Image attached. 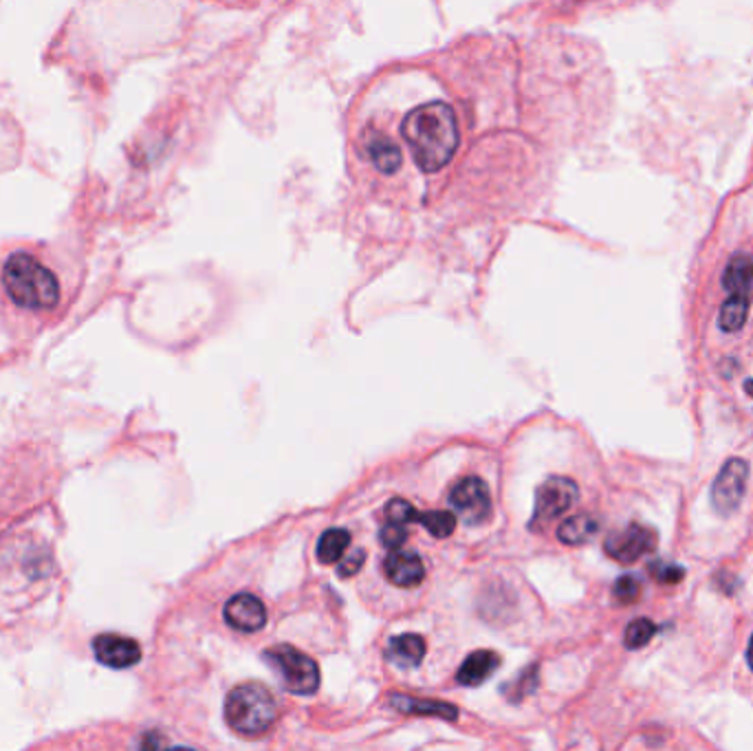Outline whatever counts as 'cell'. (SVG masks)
Listing matches in <instances>:
<instances>
[{"instance_id":"6da1fadb","label":"cell","mask_w":753,"mask_h":751,"mask_svg":"<svg viewBox=\"0 0 753 751\" xmlns=\"http://www.w3.org/2000/svg\"><path fill=\"white\" fill-rule=\"evenodd\" d=\"M9 298L29 311H51L60 303V283L51 269L29 254H13L2 267Z\"/></svg>"},{"instance_id":"7a4b0ae2","label":"cell","mask_w":753,"mask_h":751,"mask_svg":"<svg viewBox=\"0 0 753 751\" xmlns=\"http://www.w3.org/2000/svg\"><path fill=\"white\" fill-rule=\"evenodd\" d=\"M278 717L272 692L261 684H243L234 688L225 701V719L230 728L243 737L265 734Z\"/></svg>"},{"instance_id":"3957f363","label":"cell","mask_w":753,"mask_h":751,"mask_svg":"<svg viewBox=\"0 0 753 751\" xmlns=\"http://www.w3.org/2000/svg\"><path fill=\"white\" fill-rule=\"evenodd\" d=\"M265 662H269V666L280 675L283 686L300 697H309L320 688V668L318 664L307 657L305 653H300L294 646L280 644L274 646L272 650H267Z\"/></svg>"},{"instance_id":"277c9868","label":"cell","mask_w":753,"mask_h":751,"mask_svg":"<svg viewBox=\"0 0 753 751\" xmlns=\"http://www.w3.org/2000/svg\"><path fill=\"white\" fill-rule=\"evenodd\" d=\"M580 498V489L571 478L551 476L547 478L535 494V511L531 518V529H542L549 522L558 520L566 514Z\"/></svg>"},{"instance_id":"5b68a950","label":"cell","mask_w":753,"mask_h":751,"mask_svg":"<svg viewBox=\"0 0 753 751\" xmlns=\"http://www.w3.org/2000/svg\"><path fill=\"white\" fill-rule=\"evenodd\" d=\"M750 465L743 458H730L712 485V503L723 516L734 514L745 496Z\"/></svg>"},{"instance_id":"8992f818","label":"cell","mask_w":753,"mask_h":751,"mask_svg":"<svg viewBox=\"0 0 753 751\" xmlns=\"http://www.w3.org/2000/svg\"><path fill=\"white\" fill-rule=\"evenodd\" d=\"M449 505L467 525H480L489 518L491 496L478 476H467L452 487Z\"/></svg>"},{"instance_id":"52a82bcc","label":"cell","mask_w":753,"mask_h":751,"mask_svg":"<svg viewBox=\"0 0 753 751\" xmlns=\"http://www.w3.org/2000/svg\"><path fill=\"white\" fill-rule=\"evenodd\" d=\"M657 547V533L644 525H628L622 531H615L608 536V540L604 542V551L622 562V564H633L639 558L653 553Z\"/></svg>"},{"instance_id":"ba28073f","label":"cell","mask_w":753,"mask_h":751,"mask_svg":"<svg viewBox=\"0 0 753 751\" xmlns=\"http://www.w3.org/2000/svg\"><path fill=\"white\" fill-rule=\"evenodd\" d=\"M93 655L106 668L126 670V668H132L141 662V646L126 635L104 633V635L95 637Z\"/></svg>"},{"instance_id":"9c48e42d","label":"cell","mask_w":753,"mask_h":751,"mask_svg":"<svg viewBox=\"0 0 753 751\" xmlns=\"http://www.w3.org/2000/svg\"><path fill=\"white\" fill-rule=\"evenodd\" d=\"M225 622L241 633H258L267 624L265 604L252 593H238L225 604Z\"/></svg>"},{"instance_id":"30bf717a","label":"cell","mask_w":753,"mask_h":751,"mask_svg":"<svg viewBox=\"0 0 753 751\" xmlns=\"http://www.w3.org/2000/svg\"><path fill=\"white\" fill-rule=\"evenodd\" d=\"M383 573L388 582H392L399 589H414L425 580V564L416 553L407 551H392L383 560Z\"/></svg>"},{"instance_id":"8fae6325","label":"cell","mask_w":753,"mask_h":751,"mask_svg":"<svg viewBox=\"0 0 753 751\" xmlns=\"http://www.w3.org/2000/svg\"><path fill=\"white\" fill-rule=\"evenodd\" d=\"M385 657H388L390 664H394L401 670L416 668L423 662V657H425V642H423L421 635H414V633H405V635L392 637L388 642Z\"/></svg>"},{"instance_id":"7c38bea8","label":"cell","mask_w":753,"mask_h":751,"mask_svg":"<svg viewBox=\"0 0 753 751\" xmlns=\"http://www.w3.org/2000/svg\"><path fill=\"white\" fill-rule=\"evenodd\" d=\"M498 666H500V657L494 650H476L463 662L456 675V681L467 688L482 686L498 670Z\"/></svg>"},{"instance_id":"4fadbf2b","label":"cell","mask_w":753,"mask_h":751,"mask_svg":"<svg viewBox=\"0 0 753 751\" xmlns=\"http://www.w3.org/2000/svg\"><path fill=\"white\" fill-rule=\"evenodd\" d=\"M390 706L396 708L403 715H423V717H438L445 721H456L458 710L449 704L443 701H427V699H412V697H401L392 695Z\"/></svg>"},{"instance_id":"5bb4252c","label":"cell","mask_w":753,"mask_h":751,"mask_svg":"<svg viewBox=\"0 0 753 751\" xmlns=\"http://www.w3.org/2000/svg\"><path fill=\"white\" fill-rule=\"evenodd\" d=\"M723 287L730 296H752L753 261L750 256L739 254L730 261L723 276Z\"/></svg>"},{"instance_id":"9a60e30c","label":"cell","mask_w":753,"mask_h":751,"mask_svg":"<svg viewBox=\"0 0 753 751\" xmlns=\"http://www.w3.org/2000/svg\"><path fill=\"white\" fill-rule=\"evenodd\" d=\"M600 531V522L597 518L588 516V514H580V516H573L569 520H564L560 527H558V538L560 542L564 544H571V547H580V544H586L591 542Z\"/></svg>"},{"instance_id":"2e32d148","label":"cell","mask_w":753,"mask_h":751,"mask_svg":"<svg viewBox=\"0 0 753 751\" xmlns=\"http://www.w3.org/2000/svg\"><path fill=\"white\" fill-rule=\"evenodd\" d=\"M750 316V296H730L721 307L719 325L725 334H736L743 329Z\"/></svg>"},{"instance_id":"e0dca14e","label":"cell","mask_w":753,"mask_h":751,"mask_svg":"<svg viewBox=\"0 0 753 751\" xmlns=\"http://www.w3.org/2000/svg\"><path fill=\"white\" fill-rule=\"evenodd\" d=\"M351 544V536L344 529H329L322 533L320 542H318V558L325 564H336L340 562V558L347 553Z\"/></svg>"},{"instance_id":"ac0fdd59","label":"cell","mask_w":753,"mask_h":751,"mask_svg":"<svg viewBox=\"0 0 753 751\" xmlns=\"http://www.w3.org/2000/svg\"><path fill=\"white\" fill-rule=\"evenodd\" d=\"M416 522L423 525L434 538H447V536H452L454 529H456V518H454V514L441 511V509L418 514Z\"/></svg>"},{"instance_id":"d6986e66","label":"cell","mask_w":753,"mask_h":751,"mask_svg":"<svg viewBox=\"0 0 753 751\" xmlns=\"http://www.w3.org/2000/svg\"><path fill=\"white\" fill-rule=\"evenodd\" d=\"M655 633H657V626L650 620H646V617L630 622V626L626 631V637H624L626 639V648H630V650L644 648L655 637Z\"/></svg>"},{"instance_id":"ffe728a7","label":"cell","mask_w":753,"mask_h":751,"mask_svg":"<svg viewBox=\"0 0 753 751\" xmlns=\"http://www.w3.org/2000/svg\"><path fill=\"white\" fill-rule=\"evenodd\" d=\"M615 600L619 604H633L639 600V593H641V582L635 578V575H622L617 582H615Z\"/></svg>"},{"instance_id":"44dd1931","label":"cell","mask_w":753,"mask_h":751,"mask_svg":"<svg viewBox=\"0 0 753 751\" xmlns=\"http://www.w3.org/2000/svg\"><path fill=\"white\" fill-rule=\"evenodd\" d=\"M385 516H388V520H392V522L405 525V522H416L418 511H416L407 500L394 498V500H390V503L385 505Z\"/></svg>"},{"instance_id":"7402d4cb","label":"cell","mask_w":753,"mask_h":751,"mask_svg":"<svg viewBox=\"0 0 753 751\" xmlns=\"http://www.w3.org/2000/svg\"><path fill=\"white\" fill-rule=\"evenodd\" d=\"M379 540H381V544H383L385 549L394 551V549H399V547L405 544V540H407V529H405L401 522H392V520H390L388 525L381 527Z\"/></svg>"},{"instance_id":"603a6c76","label":"cell","mask_w":753,"mask_h":751,"mask_svg":"<svg viewBox=\"0 0 753 751\" xmlns=\"http://www.w3.org/2000/svg\"><path fill=\"white\" fill-rule=\"evenodd\" d=\"M364 560H367V553L364 551H356L353 556L344 558L338 567V575L340 578H353L360 573V569L364 567Z\"/></svg>"},{"instance_id":"cb8c5ba5","label":"cell","mask_w":753,"mask_h":751,"mask_svg":"<svg viewBox=\"0 0 753 751\" xmlns=\"http://www.w3.org/2000/svg\"><path fill=\"white\" fill-rule=\"evenodd\" d=\"M653 571H655V578H657L661 584H677V582H681L683 575H686V571H683L681 567H677V564H664V567L657 564Z\"/></svg>"},{"instance_id":"d4e9b609","label":"cell","mask_w":753,"mask_h":751,"mask_svg":"<svg viewBox=\"0 0 753 751\" xmlns=\"http://www.w3.org/2000/svg\"><path fill=\"white\" fill-rule=\"evenodd\" d=\"M745 390H747L750 396H753V379H747V381H745Z\"/></svg>"},{"instance_id":"484cf974","label":"cell","mask_w":753,"mask_h":751,"mask_svg":"<svg viewBox=\"0 0 753 751\" xmlns=\"http://www.w3.org/2000/svg\"><path fill=\"white\" fill-rule=\"evenodd\" d=\"M747 659H750V666L753 668V635L752 642H750V650H747Z\"/></svg>"}]
</instances>
